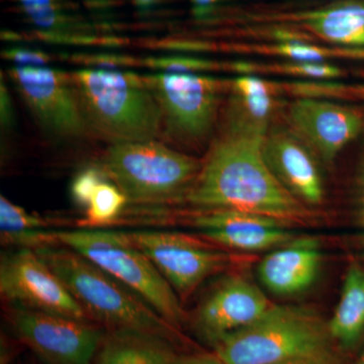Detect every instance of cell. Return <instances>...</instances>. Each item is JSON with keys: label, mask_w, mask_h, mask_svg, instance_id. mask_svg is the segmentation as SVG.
Listing matches in <instances>:
<instances>
[{"label": "cell", "mask_w": 364, "mask_h": 364, "mask_svg": "<svg viewBox=\"0 0 364 364\" xmlns=\"http://www.w3.org/2000/svg\"><path fill=\"white\" fill-rule=\"evenodd\" d=\"M267 135L228 124L202 163L186 198L205 210L255 213L291 222L306 208L275 178L263 156Z\"/></svg>", "instance_id": "cell-1"}, {"label": "cell", "mask_w": 364, "mask_h": 364, "mask_svg": "<svg viewBox=\"0 0 364 364\" xmlns=\"http://www.w3.org/2000/svg\"><path fill=\"white\" fill-rule=\"evenodd\" d=\"M56 273L88 317L111 330H132L161 337L174 343L178 333L140 296L85 256L63 246L36 249Z\"/></svg>", "instance_id": "cell-2"}, {"label": "cell", "mask_w": 364, "mask_h": 364, "mask_svg": "<svg viewBox=\"0 0 364 364\" xmlns=\"http://www.w3.org/2000/svg\"><path fill=\"white\" fill-rule=\"evenodd\" d=\"M72 77L90 128L112 144L156 140L163 117L144 76L82 69Z\"/></svg>", "instance_id": "cell-3"}, {"label": "cell", "mask_w": 364, "mask_h": 364, "mask_svg": "<svg viewBox=\"0 0 364 364\" xmlns=\"http://www.w3.org/2000/svg\"><path fill=\"white\" fill-rule=\"evenodd\" d=\"M224 364H277L333 350L328 321L313 309L272 305L252 324L214 347Z\"/></svg>", "instance_id": "cell-4"}, {"label": "cell", "mask_w": 364, "mask_h": 364, "mask_svg": "<svg viewBox=\"0 0 364 364\" xmlns=\"http://www.w3.org/2000/svg\"><path fill=\"white\" fill-rule=\"evenodd\" d=\"M55 234L60 244L85 256L140 296L170 325L181 328L186 313L179 296L128 235L86 229Z\"/></svg>", "instance_id": "cell-5"}, {"label": "cell", "mask_w": 364, "mask_h": 364, "mask_svg": "<svg viewBox=\"0 0 364 364\" xmlns=\"http://www.w3.org/2000/svg\"><path fill=\"white\" fill-rule=\"evenodd\" d=\"M202 163L155 141L112 144L102 170L129 202H168L193 186Z\"/></svg>", "instance_id": "cell-6"}, {"label": "cell", "mask_w": 364, "mask_h": 364, "mask_svg": "<svg viewBox=\"0 0 364 364\" xmlns=\"http://www.w3.org/2000/svg\"><path fill=\"white\" fill-rule=\"evenodd\" d=\"M172 135L198 141L214 126L223 83L212 76L191 73H160L144 76Z\"/></svg>", "instance_id": "cell-7"}, {"label": "cell", "mask_w": 364, "mask_h": 364, "mask_svg": "<svg viewBox=\"0 0 364 364\" xmlns=\"http://www.w3.org/2000/svg\"><path fill=\"white\" fill-rule=\"evenodd\" d=\"M11 323L18 340L45 364H93L104 332L88 321L14 306Z\"/></svg>", "instance_id": "cell-8"}, {"label": "cell", "mask_w": 364, "mask_h": 364, "mask_svg": "<svg viewBox=\"0 0 364 364\" xmlns=\"http://www.w3.org/2000/svg\"><path fill=\"white\" fill-rule=\"evenodd\" d=\"M0 293L11 305L88 321L87 314L56 273L33 249L2 255Z\"/></svg>", "instance_id": "cell-9"}, {"label": "cell", "mask_w": 364, "mask_h": 364, "mask_svg": "<svg viewBox=\"0 0 364 364\" xmlns=\"http://www.w3.org/2000/svg\"><path fill=\"white\" fill-rule=\"evenodd\" d=\"M179 298H188L212 275L224 272L231 258L186 235L162 231L127 234Z\"/></svg>", "instance_id": "cell-10"}, {"label": "cell", "mask_w": 364, "mask_h": 364, "mask_svg": "<svg viewBox=\"0 0 364 364\" xmlns=\"http://www.w3.org/2000/svg\"><path fill=\"white\" fill-rule=\"evenodd\" d=\"M11 76L31 111L53 135L77 138L90 129L72 75L49 67L16 66Z\"/></svg>", "instance_id": "cell-11"}, {"label": "cell", "mask_w": 364, "mask_h": 364, "mask_svg": "<svg viewBox=\"0 0 364 364\" xmlns=\"http://www.w3.org/2000/svg\"><path fill=\"white\" fill-rule=\"evenodd\" d=\"M270 306L259 287L241 275H230L220 280L198 306L195 329L205 343L215 347L252 324Z\"/></svg>", "instance_id": "cell-12"}, {"label": "cell", "mask_w": 364, "mask_h": 364, "mask_svg": "<svg viewBox=\"0 0 364 364\" xmlns=\"http://www.w3.org/2000/svg\"><path fill=\"white\" fill-rule=\"evenodd\" d=\"M289 121L301 141L327 164L358 138L364 127L360 112L321 98H296L289 107Z\"/></svg>", "instance_id": "cell-13"}, {"label": "cell", "mask_w": 364, "mask_h": 364, "mask_svg": "<svg viewBox=\"0 0 364 364\" xmlns=\"http://www.w3.org/2000/svg\"><path fill=\"white\" fill-rule=\"evenodd\" d=\"M193 226L208 240L245 252L273 250L298 238L289 222L241 210H205L193 218Z\"/></svg>", "instance_id": "cell-14"}, {"label": "cell", "mask_w": 364, "mask_h": 364, "mask_svg": "<svg viewBox=\"0 0 364 364\" xmlns=\"http://www.w3.org/2000/svg\"><path fill=\"white\" fill-rule=\"evenodd\" d=\"M263 156L275 178L306 205H318L324 200V184L318 163L303 141L287 132L267 134Z\"/></svg>", "instance_id": "cell-15"}, {"label": "cell", "mask_w": 364, "mask_h": 364, "mask_svg": "<svg viewBox=\"0 0 364 364\" xmlns=\"http://www.w3.org/2000/svg\"><path fill=\"white\" fill-rule=\"evenodd\" d=\"M322 261L320 243L313 238L298 237L287 245L273 249L260 261L258 279L277 296H296L317 282Z\"/></svg>", "instance_id": "cell-16"}, {"label": "cell", "mask_w": 364, "mask_h": 364, "mask_svg": "<svg viewBox=\"0 0 364 364\" xmlns=\"http://www.w3.org/2000/svg\"><path fill=\"white\" fill-rule=\"evenodd\" d=\"M26 21L35 26L36 37L52 44L109 46L114 37L97 36L95 26L78 9L75 0H16Z\"/></svg>", "instance_id": "cell-17"}, {"label": "cell", "mask_w": 364, "mask_h": 364, "mask_svg": "<svg viewBox=\"0 0 364 364\" xmlns=\"http://www.w3.org/2000/svg\"><path fill=\"white\" fill-rule=\"evenodd\" d=\"M265 20L296 26L339 47L364 48V0H340L308 11L270 14Z\"/></svg>", "instance_id": "cell-18"}, {"label": "cell", "mask_w": 364, "mask_h": 364, "mask_svg": "<svg viewBox=\"0 0 364 364\" xmlns=\"http://www.w3.org/2000/svg\"><path fill=\"white\" fill-rule=\"evenodd\" d=\"M178 356L168 340L132 330L105 335L93 364H171Z\"/></svg>", "instance_id": "cell-19"}, {"label": "cell", "mask_w": 364, "mask_h": 364, "mask_svg": "<svg viewBox=\"0 0 364 364\" xmlns=\"http://www.w3.org/2000/svg\"><path fill=\"white\" fill-rule=\"evenodd\" d=\"M335 346L351 351L364 336V265L352 261L345 272L338 304L328 321Z\"/></svg>", "instance_id": "cell-20"}, {"label": "cell", "mask_w": 364, "mask_h": 364, "mask_svg": "<svg viewBox=\"0 0 364 364\" xmlns=\"http://www.w3.org/2000/svg\"><path fill=\"white\" fill-rule=\"evenodd\" d=\"M279 85L252 75H242L233 83L234 102L228 124L251 133L267 135V126Z\"/></svg>", "instance_id": "cell-21"}, {"label": "cell", "mask_w": 364, "mask_h": 364, "mask_svg": "<svg viewBox=\"0 0 364 364\" xmlns=\"http://www.w3.org/2000/svg\"><path fill=\"white\" fill-rule=\"evenodd\" d=\"M47 222L43 218L31 214L20 205H14L6 196H0V231L1 242L36 250L58 242L56 234L45 231Z\"/></svg>", "instance_id": "cell-22"}, {"label": "cell", "mask_w": 364, "mask_h": 364, "mask_svg": "<svg viewBox=\"0 0 364 364\" xmlns=\"http://www.w3.org/2000/svg\"><path fill=\"white\" fill-rule=\"evenodd\" d=\"M239 50L259 53V54L275 55L284 57L289 61L296 62H326L333 58L364 59V48L323 47L310 44L306 41L294 39L287 36L279 43L272 45L247 46Z\"/></svg>", "instance_id": "cell-23"}, {"label": "cell", "mask_w": 364, "mask_h": 364, "mask_svg": "<svg viewBox=\"0 0 364 364\" xmlns=\"http://www.w3.org/2000/svg\"><path fill=\"white\" fill-rule=\"evenodd\" d=\"M107 179L98 184L86 203L81 227H102L116 222L129 202L123 191Z\"/></svg>", "instance_id": "cell-24"}, {"label": "cell", "mask_w": 364, "mask_h": 364, "mask_svg": "<svg viewBox=\"0 0 364 364\" xmlns=\"http://www.w3.org/2000/svg\"><path fill=\"white\" fill-rule=\"evenodd\" d=\"M239 73L248 74L254 72H270V73L287 74L310 79V80H329L338 78L343 72L338 67L330 65L327 62H296L287 61L277 65L256 66L254 64L239 62L237 66Z\"/></svg>", "instance_id": "cell-25"}, {"label": "cell", "mask_w": 364, "mask_h": 364, "mask_svg": "<svg viewBox=\"0 0 364 364\" xmlns=\"http://www.w3.org/2000/svg\"><path fill=\"white\" fill-rule=\"evenodd\" d=\"M142 65L149 67L154 70L166 72V73H191L213 71L219 69L217 62L210 60L193 58V57L170 56L151 57L144 59Z\"/></svg>", "instance_id": "cell-26"}, {"label": "cell", "mask_w": 364, "mask_h": 364, "mask_svg": "<svg viewBox=\"0 0 364 364\" xmlns=\"http://www.w3.org/2000/svg\"><path fill=\"white\" fill-rule=\"evenodd\" d=\"M107 178V174L102 169L91 167L79 172L71 184V196L74 202L85 208L93 191Z\"/></svg>", "instance_id": "cell-27"}, {"label": "cell", "mask_w": 364, "mask_h": 364, "mask_svg": "<svg viewBox=\"0 0 364 364\" xmlns=\"http://www.w3.org/2000/svg\"><path fill=\"white\" fill-rule=\"evenodd\" d=\"M75 63L85 64L87 66H93V69L121 68V67L135 66L138 61L133 57L124 56V55L116 54H76L70 58Z\"/></svg>", "instance_id": "cell-28"}, {"label": "cell", "mask_w": 364, "mask_h": 364, "mask_svg": "<svg viewBox=\"0 0 364 364\" xmlns=\"http://www.w3.org/2000/svg\"><path fill=\"white\" fill-rule=\"evenodd\" d=\"M2 56L18 64V66H42L50 63L53 60L51 55L28 48H11L4 50Z\"/></svg>", "instance_id": "cell-29"}, {"label": "cell", "mask_w": 364, "mask_h": 364, "mask_svg": "<svg viewBox=\"0 0 364 364\" xmlns=\"http://www.w3.org/2000/svg\"><path fill=\"white\" fill-rule=\"evenodd\" d=\"M277 364H340V359L337 352L333 349V350L313 354V355L289 359V360Z\"/></svg>", "instance_id": "cell-30"}, {"label": "cell", "mask_w": 364, "mask_h": 364, "mask_svg": "<svg viewBox=\"0 0 364 364\" xmlns=\"http://www.w3.org/2000/svg\"><path fill=\"white\" fill-rule=\"evenodd\" d=\"M223 0H191V11L198 21H205L212 18Z\"/></svg>", "instance_id": "cell-31"}, {"label": "cell", "mask_w": 364, "mask_h": 364, "mask_svg": "<svg viewBox=\"0 0 364 364\" xmlns=\"http://www.w3.org/2000/svg\"><path fill=\"white\" fill-rule=\"evenodd\" d=\"M87 11L100 18H109L117 6V0H79Z\"/></svg>", "instance_id": "cell-32"}, {"label": "cell", "mask_w": 364, "mask_h": 364, "mask_svg": "<svg viewBox=\"0 0 364 364\" xmlns=\"http://www.w3.org/2000/svg\"><path fill=\"white\" fill-rule=\"evenodd\" d=\"M171 364H224V363L215 353H200L178 355Z\"/></svg>", "instance_id": "cell-33"}, {"label": "cell", "mask_w": 364, "mask_h": 364, "mask_svg": "<svg viewBox=\"0 0 364 364\" xmlns=\"http://www.w3.org/2000/svg\"><path fill=\"white\" fill-rule=\"evenodd\" d=\"M14 121L13 105H11V97L6 88L1 82V124L2 127L7 128L11 126Z\"/></svg>", "instance_id": "cell-34"}, {"label": "cell", "mask_w": 364, "mask_h": 364, "mask_svg": "<svg viewBox=\"0 0 364 364\" xmlns=\"http://www.w3.org/2000/svg\"><path fill=\"white\" fill-rule=\"evenodd\" d=\"M356 214H358V222L359 227L363 231L364 234V162L363 169H361L360 177H359L358 191V208H356Z\"/></svg>", "instance_id": "cell-35"}, {"label": "cell", "mask_w": 364, "mask_h": 364, "mask_svg": "<svg viewBox=\"0 0 364 364\" xmlns=\"http://www.w3.org/2000/svg\"><path fill=\"white\" fill-rule=\"evenodd\" d=\"M134 6L140 14H150L153 9H156L163 0H132Z\"/></svg>", "instance_id": "cell-36"}, {"label": "cell", "mask_w": 364, "mask_h": 364, "mask_svg": "<svg viewBox=\"0 0 364 364\" xmlns=\"http://www.w3.org/2000/svg\"><path fill=\"white\" fill-rule=\"evenodd\" d=\"M352 364H364V349L363 351L359 354L358 358H356Z\"/></svg>", "instance_id": "cell-37"}]
</instances>
